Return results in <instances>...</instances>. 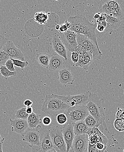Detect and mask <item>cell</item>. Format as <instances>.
<instances>
[{"instance_id":"obj_1","label":"cell","mask_w":124,"mask_h":152,"mask_svg":"<svg viewBox=\"0 0 124 152\" xmlns=\"http://www.w3.org/2000/svg\"><path fill=\"white\" fill-rule=\"evenodd\" d=\"M98 10L120 21L124 19V1L102 0L98 3Z\"/></svg>"},{"instance_id":"obj_2","label":"cell","mask_w":124,"mask_h":152,"mask_svg":"<svg viewBox=\"0 0 124 152\" xmlns=\"http://www.w3.org/2000/svg\"><path fill=\"white\" fill-rule=\"evenodd\" d=\"M70 107L60 99L50 95H46L41 110L51 117L57 116L61 113L66 114Z\"/></svg>"},{"instance_id":"obj_3","label":"cell","mask_w":124,"mask_h":152,"mask_svg":"<svg viewBox=\"0 0 124 152\" xmlns=\"http://www.w3.org/2000/svg\"><path fill=\"white\" fill-rule=\"evenodd\" d=\"M87 109L89 115L96 120L99 125L105 124V115L101 101L95 93H91L89 99L87 104Z\"/></svg>"},{"instance_id":"obj_4","label":"cell","mask_w":124,"mask_h":152,"mask_svg":"<svg viewBox=\"0 0 124 152\" xmlns=\"http://www.w3.org/2000/svg\"><path fill=\"white\" fill-rule=\"evenodd\" d=\"M63 126L52 123L50 127V136L53 149L57 152H66L67 146L62 132Z\"/></svg>"},{"instance_id":"obj_5","label":"cell","mask_w":124,"mask_h":152,"mask_svg":"<svg viewBox=\"0 0 124 152\" xmlns=\"http://www.w3.org/2000/svg\"><path fill=\"white\" fill-rule=\"evenodd\" d=\"M50 125L45 126L41 124L39 145H30L32 152H46L53 149V144L50 136Z\"/></svg>"},{"instance_id":"obj_6","label":"cell","mask_w":124,"mask_h":152,"mask_svg":"<svg viewBox=\"0 0 124 152\" xmlns=\"http://www.w3.org/2000/svg\"><path fill=\"white\" fill-rule=\"evenodd\" d=\"M90 91H86L83 94L75 95L63 96L52 94V95L60 99L63 102L68 105L70 107L79 106H86L90 95Z\"/></svg>"},{"instance_id":"obj_7","label":"cell","mask_w":124,"mask_h":152,"mask_svg":"<svg viewBox=\"0 0 124 152\" xmlns=\"http://www.w3.org/2000/svg\"><path fill=\"white\" fill-rule=\"evenodd\" d=\"M77 41L78 44L81 45L86 52L92 53L93 60H99L101 59L102 54L99 48L88 38L83 35L77 34Z\"/></svg>"},{"instance_id":"obj_8","label":"cell","mask_w":124,"mask_h":152,"mask_svg":"<svg viewBox=\"0 0 124 152\" xmlns=\"http://www.w3.org/2000/svg\"><path fill=\"white\" fill-rule=\"evenodd\" d=\"M65 114L68 118V123L72 124L85 120L89 115L86 106L70 107Z\"/></svg>"},{"instance_id":"obj_9","label":"cell","mask_w":124,"mask_h":152,"mask_svg":"<svg viewBox=\"0 0 124 152\" xmlns=\"http://www.w3.org/2000/svg\"><path fill=\"white\" fill-rule=\"evenodd\" d=\"M97 27V24L92 23L87 18L84 16L81 27L79 30V33L77 34H80L86 36L97 45L98 48H99L97 41V36L95 32V30Z\"/></svg>"},{"instance_id":"obj_10","label":"cell","mask_w":124,"mask_h":152,"mask_svg":"<svg viewBox=\"0 0 124 152\" xmlns=\"http://www.w3.org/2000/svg\"><path fill=\"white\" fill-rule=\"evenodd\" d=\"M41 128V124L34 129L29 128L21 135L23 141L26 142L31 145H39Z\"/></svg>"},{"instance_id":"obj_11","label":"cell","mask_w":124,"mask_h":152,"mask_svg":"<svg viewBox=\"0 0 124 152\" xmlns=\"http://www.w3.org/2000/svg\"><path fill=\"white\" fill-rule=\"evenodd\" d=\"M60 39L67 50L71 53L76 51L78 45L76 33L68 30L66 33L62 34Z\"/></svg>"},{"instance_id":"obj_12","label":"cell","mask_w":124,"mask_h":152,"mask_svg":"<svg viewBox=\"0 0 124 152\" xmlns=\"http://www.w3.org/2000/svg\"><path fill=\"white\" fill-rule=\"evenodd\" d=\"M87 134L75 136L71 146L72 152H86L88 147V137Z\"/></svg>"},{"instance_id":"obj_13","label":"cell","mask_w":124,"mask_h":152,"mask_svg":"<svg viewBox=\"0 0 124 152\" xmlns=\"http://www.w3.org/2000/svg\"><path fill=\"white\" fill-rule=\"evenodd\" d=\"M2 49L8 54L10 59L24 61V55L20 50L15 46L13 41L8 40Z\"/></svg>"},{"instance_id":"obj_14","label":"cell","mask_w":124,"mask_h":152,"mask_svg":"<svg viewBox=\"0 0 124 152\" xmlns=\"http://www.w3.org/2000/svg\"><path fill=\"white\" fill-rule=\"evenodd\" d=\"M62 132L65 142L67 146L66 152H69L71 149L73 140L75 138V132L73 124L68 123L62 127Z\"/></svg>"},{"instance_id":"obj_15","label":"cell","mask_w":124,"mask_h":152,"mask_svg":"<svg viewBox=\"0 0 124 152\" xmlns=\"http://www.w3.org/2000/svg\"><path fill=\"white\" fill-rule=\"evenodd\" d=\"M10 125L12 126L11 130L22 135L29 128L27 120L16 119H10Z\"/></svg>"},{"instance_id":"obj_16","label":"cell","mask_w":124,"mask_h":152,"mask_svg":"<svg viewBox=\"0 0 124 152\" xmlns=\"http://www.w3.org/2000/svg\"><path fill=\"white\" fill-rule=\"evenodd\" d=\"M64 63V60L62 57L58 54H53L51 55L48 69L49 71L59 72L63 69Z\"/></svg>"},{"instance_id":"obj_17","label":"cell","mask_w":124,"mask_h":152,"mask_svg":"<svg viewBox=\"0 0 124 152\" xmlns=\"http://www.w3.org/2000/svg\"><path fill=\"white\" fill-rule=\"evenodd\" d=\"M52 43L54 51L65 60H67V50L62 43L60 38L56 35H55L52 38Z\"/></svg>"},{"instance_id":"obj_18","label":"cell","mask_w":124,"mask_h":152,"mask_svg":"<svg viewBox=\"0 0 124 152\" xmlns=\"http://www.w3.org/2000/svg\"><path fill=\"white\" fill-rule=\"evenodd\" d=\"M59 81L65 86L72 85L75 81V77L70 70L63 69L59 72Z\"/></svg>"},{"instance_id":"obj_19","label":"cell","mask_w":124,"mask_h":152,"mask_svg":"<svg viewBox=\"0 0 124 152\" xmlns=\"http://www.w3.org/2000/svg\"><path fill=\"white\" fill-rule=\"evenodd\" d=\"M83 18L84 16L81 15L69 17L67 20V22L71 25V28L69 30L76 34H78L81 27Z\"/></svg>"},{"instance_id":"obj_20","label":"cell","mask_w":124,"mask_h":152,"mask_svg":"<svg viewBox=\"0 0 124 152\" xmlns=\"http://www.w3.org/2000/svg\"><path fill=\"white\" fill-rule=\"evenodd\" d=\"M106 26L104 32L112 33L113 30L116 29L121 24V21L117 18L106 14Z\"/></svg>"},{"instance_id":"obj_21","label":"cell","mask_w":124,"mask_h":152,"mask_svg":"<svg viewBox=\"0 0 124 152\" xmlns=\"http://www.w3.org/2000/svg\"><path fill=\"white\" fill-rule=\"evenodd\" d=\"M73 125L75 135L87 134L90 129L86 125L84 121L75 122L73 123Z\"/></svg>"},{"instance_id":"obj_22","label":"cell","mask_w":124,"mask_h":152,"mask_svg":"<svg viewBox=\"0 0 124 152\" xmlns=\"http://www.w3.org/2000/svg\"><path fill=\"white\" fill-rule=\"evenodd\" d=\"M40 114H36L33 112L28 117L27 121L29 128L34 129L42 124V119L41 118Z\"/></svg>"},{"instance_id":"obj_23","label":"cell","mask_w":124,"mask_h":152,"mask_svg":"<svg viewBox=\"0 0 124 152\" xmlns=\"http://www.w3.org/2000/svg\"><path fill=\"white\" fill-rule=\"evenodd\" d=\"M51 55L46 53H41L38 54L36 59L38 63L44 68L48 69L49 64Z\"/></svg>"},{"instance_id":"obj_24","label":"cell","mask_w":124,"mask_h":152,"mask_svg":"<svg viewBox=\"0 0 124 152\" xmlns=\"http://www.w3.org/2000/svg\"><path fill=\"white\" fill-rule=\"evenodd\" d=\"M49 18L48 14L43 11L36 13L34 16L35 21L41 25L46 24Z\"/></svg>"},{"instance_id":"obj_25","label":"cell","mask_w":124,"mask_h":152,"mask_svg":"<svg viewBox=\"0 0 124 152\" xmlns=\"http://www.w3.org/2000/svg\"><path fill=\"white\" fill-rule=\"evenodd\" d=\"M92 61H93V57H92V53L91 52H86L83 57L81 68L87 70Z\"/></svg>"},{"instance_id":"obj_26","label":"cell","mask_w":124,"mask_h":152,"mask_svg":"<svg viewBox=\"0 0 124 152\" xmlns=\"http://www.w3.org/2000/svg\"><path fill=\"white\" fill-rule=\"evenodd\" d=\"M87 126L90 129L91 128H98L100 126L97 121L91 115H89L84 120Z\"/></svg>"},{"instance_id":"obj_27","label":"cell","mask_w":124,"mask_h":152,"mask_svg":"<svg viewBox=\"0 0 124 152\" xmlns=\"http://www.w3.org/2000/svg\"><path fill=\"white\" fill-rule=\"evenodd\" d=\"M0 74L1 75L5 80H7L9 77H14L16 76V72L10 71L4 65V66H1Z\"/></svg>"},{"instance_id":"obj_28","label":"cell","mask_w":124,"mask_h":152,"mask_svg":"<svg viewBox=\"0 0 124 152\" xmlns=\"http://www.w3.org/2000/svg\"><path fill=\"white\" fill-rule=\"evenodd\" d=\"M29 115L26 112V107L19 109L15 113V117L16 119L27 120Z\"/></svg>"},{"instance_id":"obj_29","label":"cell","mask_w":124,"mask_h":152,"mask_svg":"<svg viewBox=\"0 0 124 152\" xmlns=\"http://www.w3.org/2000/svg\"><path fill=\"white\" fill-rule=\"evenodd\" d=\"M56 121L59 125L63 126L68 123V118L65 114L61 113L56 116Z\"/></svg>"},{"instance_id":"obj_30","label":"cell","mask_w":124,"mask_h":152,"mask_svg":"<svg viewBox=\"0 0 124 152\" xmlns=\"http://www.w3.org/2000/svg\"><path fill=\"white\" fill-rule=\"evenodd\" d=\"M10 58L8 54L3 50H0V66H4L7 61Z\"/></svg>"},{"instance_id":"obj_31","label":"cell","mask_w":124,"mask_h":152,"mask_svg":"<svg viewBox=\"0 0 124 152\" xmlns=\"http://www.w3.org/2000/svg\"><path fill=\"white\" fill-rule=\"evenodd\" d=\"M114 128L117 130L118 131H124V121L120 119H117L114 121Z\"/></svg>"},{"instance_id":"obj_32","label":"cell","mask_w":124,"mask_h":152,"mask_svg":"<svg viewBox=\"0 0 124 152\" xmlns=\"http://www.w3.org/2000/svg\"><path fill=\"white\" fill-rule=\"evenodd\" d=\"M13 62L14 64L17 67H19L22 69H24L28 65V62L26 61H22L19 60L11 59Z\"/></svg>"},{"instance_id":"obj_33","label":"cell","mask_w":124,"mask_h":152,"mask_svg":"<svg viewBox=\"0 0 124 152\" xmlns=\"http://www.w3.org/2000/svg\"><path fill=\"white\" fill-rule=\"evenodd\" d=\"M5 66L6 68L10 71L11 72H16L15 69L14 68V64L13 62L11 59L7 61L5 64Z\"/></svg>"},{"instance_id":"obj_34","label":"cell","mask_w":124,"mask_h":152,"mask_svg":"<svg viewBox=\"0 0 124 152\" xmlns=\"http://www.w3.org/2000/svg\"><path fill=\"white\" fill-rule=\"evenodd\" d=\"M9 39L3 34L0 33V50H2Z\"/></svg>"},{"instance_id":"obj_35","label":"cell","mask_w":124,"mask_h":152,"mask_svg":"<svg viewBox=\"0 0 124 152\" xmlns=\"http://www.w3.org/2000/svg\"><path fill=\"white\" fill-rule=\"evenodd\" d=\"M52 123V121L51 117L45 116L42 119V124L44 126H50L51 125Z\"/></svg>"},{"instance_id":"obj_36","label":"cell","mask_w":124,"mask_h":152,"mask_svg":"<svg viewBox=\"0 0 124 152\" xmlns=\"http://www.w3.org/2000/svg\"><path fill=\"white\" fill-rule=\"evenodd\" d=\"M79 56L78 54L76 51L72 52L71 55V59L72 62L75 64H76L78 62V59H79Z\"/></svg>"},{"instance_id":"obj_37","label":"cell","mask_w":124,"mask_h":152,"mask_svg":"<svg viewBox=\"0 0 124 152\" xmlns=\"http://www.w3.org/2000/svg\"><path fill=\"white\" fill-rule=\"evenodd\" d=\"M76 51L78 54L79 55V57H82L84 56V54L86 53L85 50L83 48V47L80 45H78Z\"/></svg>"},{"instance_id":"obj_38","label":"cell","mask_w":124,"mask_h":152,"mask_svg":"<svg viewBox=\"0 0 124 152\" xmlns=\"http://www.w3.org/2000/svg\"><path fill=\"white\" fill-rule=\"evenodd\" d=\"M68 29L67 28V26L64 23L63 24H62L60 26V28L59 29V33H61V34H63L64 33H66L68 31Z\"/></svg>"},{"instance_id":"obj_39","label":"cell","mask_w":124,"mask_h":152,"mask_svg":"<svg viewBox=\"0 0 124 152\" xmlns=\"http://www.w3.org/2000/svg\"><path fill=\"white\" fill-rule=\"evenodd\" d=\"M24 105L26 107H31L32 105L33 104V102L30 99H26L25 100L24 103Z\"/></svg>"},{"instance_id":"obj_40","label":"cell","mask_w":124,"mask_h":152,"mask_svg":"<svg viewBox=\"0 0 124 152\" xmlns=\"http://www.w3.org/2000/svg\"><path fill=\"white\" fill-rule=\"evenodd\" d=\"M97 29L98 31L100 32H104L105 31V28L104 26H103L101 25L98 24L97 25Z\"/></svg>"},{"instance_id":"obj_41","label":"cell","mask_w":124,"mask_h":152,"mask_svg":"<svg viewBox=\"0 0 124 152\" xmlns=\"http://www.w3.org/2000/svg\"><path fill=\"white\" fill-rule=\"evenodd\" d=\"M26 112L29 115L32 114L33 113V109L32 107H26Z\"/></svg>"},{"instance_id":"obj_42","label":"cell","mask_w":124,"mask_h":152,"mask_svg":"<svg viewBox=\"0 0 124 152\" xmlns=\"http://www.w3.org/2000/svg\"><path fill=\"white\" fill-rule=\"evenodd\" d=\"M64 23L66 25V26H67L68 30H69V29H70L71 28V24H70V23H69V22H67V20H66V21Z\"/></svg>"},{"instance_id":"obj_43","label":"cell","mask_w":124,"mask_h":152,"mask_svg":"<svg viewBox=\"0 0 124 152\" xmlns=\"http://www.w3.org/2000/svg\"><path fill=\"white\" fill-rule=\"evenodd\" d=\"M94 18L95 19H97V20L99 19V18H100V13H96V14H95L94 16Z\"/></svg>"},{"instance_id":"obj_44","label":"cell","mask_w":124,"mask_h":152,"mask_svg":"<svg viewBox=\"0 0 124 152\" xmlns=\"http://www.w3.org/2000/svg\"><path fill=\"white\" fill-rule=\"evenodd\" d=\"M4 141V138H2L1 137V134H0V145L3 144Z\"/></svg>"},{"instance_id":"obj_45","label":"cell","mask_w":124,"mask_h":152,"mask_svg":"<svg viewBox=\"0 0 124 152\" xmlns=\"http://www.w3.org/2000/svg\"><path fill=\"white\" fill-rule=\"evenodd\" d=\"M57 152L55 151V150H54V149H51V150H49V151H47V152Z\"/></svg>"},{"instance_id":"obj_46","label":"cell","mask_w":124,"mask_h":152,"mask_svg":"<svg viewBox=\"0 0 124 152\" xmlns=\"http://www.w3.org/2000/svg\"><path fill=\"white\" fill-rule=\"evenodd\" d=\"M55 28L56 30H59V28H60V26L59 25H56L55 26Z\"/></svg>"},{"instance_id":"obj_47","label":"cell","mask_w":124,"mask_h":152,"mask_svg":"<svg viewBox=\"0 0 124 152\" xmlns=\"http://www.w3.org/2000/svg\"><path fill=\"white\" fill-rule=\"evenodd\" d=\"M0 152H3L2 144L0 145Z\"/></svg>"},{"instance_id":"obj_48","label":"cell","mask_w":124,"mask_h":152,"mask_svg":"<svg viewBox=\"0 0 124 152\" xmlns=\"http://www.w3.org/2000/svg\"><path fill=\"white\" fill-rule=\"evenodd\" d=\"M1 27H0V33H1Z\"/></svg>"},{"instance_id":"obj_49","label":"cell","mask_w":124,"mask_h":152,"mask_svg":"<svg viewBox=\"0 0 124 152\" xmlns=\"http://www.w3.org/2000/svg\"><path fill=\"white\" fill-rule=\"evenodd\" d=\"M0 71H1V66H0Z\"/></svg>"},{"instance_id":"obj_50","label":"cell","mask_w":124,"mask_h":152,"mask_svg":"<svg viewBox=\"0 0 124 152\" xmlns=\"http://www.w3.org/2000/svg\"><path fill=\"white\" fill-rule=\"evenodd\" d=\"M124 152V151H123Z\"/></svg>"}]
</instances>
